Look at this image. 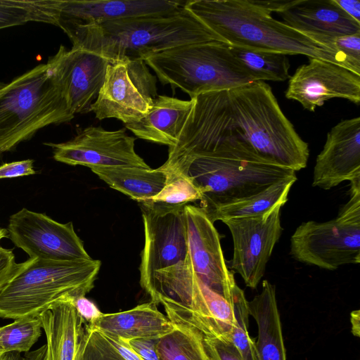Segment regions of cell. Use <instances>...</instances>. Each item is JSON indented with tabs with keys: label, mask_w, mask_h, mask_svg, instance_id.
Returning a JSON list of instances; mask_svg holds the SVG:
<instances>
[{
	"label": "cell",
	"mask_w": 360,
	"mask_h": 360,
	"mask_svg": "<svg viewBox=\"0 0 360 360\" xmlns=\"http://www.w3.org/2000/svg\"><path fill=\"white\" fill-rule=\"evenodd\" d=\"M191 99V112L161 169L220 150L254 153L294 172L306 167L309 146L266 82L206 92Z\"/></svg>",
	"instance_id": "6da1fadb"
},
{
	"label": "cell",
	"mask_w": 360,
	"mask_h": 360,
	"mask_svg": "<svg viewBox=\"0 0 360 360\" xmlns=\"http://www.w3.org/2000/svg\"><path fill=\"white\" fill-rule=\"evenodd\" d=\"M72 47L104 58L110 63L145 59L181 45L226 43L184 7L172 13L94 25H62Z\"/></svg>",
	"instance_id": "7a4b0ae2"
},
{
	"label": "cell",
	"mask_w": 360,
	"mask_h": 360,
	"mask_svg": "<svg viewBox=\"0 0 360 360\" xmlns=\"http://www.w3.org/2000/svg\"><path fill=\"white\" fill-rule=\"evenodd\" d=\"M184 8L227 44L304 55L350 70L341 55L274 18L253 0H188Z\"/></svg>",
	"instance_id": "3957f363"
},
{
	"label": "cell",
	"mask_w": 360,
	"mask_h": 360,
	"mask_svg": "<svg viewBox=\"0 0 360 360\" xmlns=\"http://www.w3.org/2000/svg\"><path fill=\"white\" fill-rule=\"evenodd\" d=\"M191 178L202 193L205 212L255 195L280 181L297 178L295 172L259 155L220 150L192 158L164 171Z\"/></svg>",
	"instance_id": "277c9868"
},
{
	"label": "cell",
	"mask_w": 360,
	"mask_h": 360,
	"mask_svg": "<svg viewBox=\"0 0 360 360\" xmlns=\"http://www.w3.org/2000/svg\"><path fill=\"white\" fill-rule=\"evenodd\" d=\"M101 261L29 258L0 292V318L39 316L56 301L85 296L93 288Z\"/></svg>",
	"instance_id": "5b68a950"
},
{
	"label": "cell",
	"mask_w": 360,
	"mask_h": 360,
	"mask_svg": "<svg viewBox=\"0 0 360 360\" xmlns=\"http://www.w3.org/2000/svg\"><path fill=\"white\" fill-rule=\"evenodd\" d=\"M75 117L66 107L47 63L0 82V156L39 129Z\"/></svg>",
	"instance_id": "8992f818"
},
{
	"label": "cell",
	"mask_w": 360,
	"mask_h": 360,
	"mask_svg": "<svg viewBox=\"0 0 360 360\" xmlns=\"http://www.w3.org/2000/svg\"><path fill=\"white\" fill-rule=\"evenodd\" d=\"M162 84L179 88L191 99L210 91L229 90L257 80L219 41L181 45L144 60Z\"/></svg>",
	"instance_id": "52a82bcc"
},
{
	"label": "cell",
	"mask_w": 360,
	"mask_h": 360,
	"mask_svg": "<svg viewBox=\"0 0 360 360\" xmlns=\"http://www.w3.org/2000/svg\"><path fill=\"white\" fill-rule=\"evenodd\" d=\"M146 292L156 305L165 297L184 307L182 317L203 334L229 341L235 323L232 304L198 277L189 253L184 261L154 272Z\"/></svg>",
	"instance_id": "ba28073f"
},
{
	"label": "cell",
	"mask_w": 360,
	"mask_h": 360,
	"mask_svg": "<svg viewBox=\"0 0 360 360\" xmlns=\"http://www.w3.org/2000/svg\"><path fill=\"white\" fill-rule=\"evenodd\" d=\"M349 200L330 221L302 222L290 238L297 261L335 270L360 262V179L350 182Z\"/></svg>",
	"instance_id": "9c48e42d"
},
{
	"label": "cell",
	"mask_w": 360,
	"mask_h": 360,
	"mask_svg": "<svg viewBox=\"0 0 360 360\" xmlns=\"http://www.w3.org/2000/svg\"><path fill=\"white\" fill-rule=\"evenodd\" d=\"M157 77L144 60H121L109 63L103 83L90 107L100 120L115 118L124 124L139 120L153 106Z\"/></svg>",
	"instance_id": "30bf717a"
},
{
	"label": "cell",
	"mask_w": 360,
	"mask_h": 360,
	"mask_svg": "<svg viewBox=\"0 0 360 360\" xmlns=\"http://www.w3.org/2000/svg\"><path fill=\"white\" fill-rule=\"evenodd\" d=\"M144 225L140 283L148 291L154 272L173 266L188 255L184 206L139 202Z\"/></svg>",
	"instance_id": "8fae6325"
},
{
	"label": "cell",
	"mask_w": 360,
	"mask_h": 360,
	"mask_svg": "<svg viewBox=\"0 0 360 360\" xmlns=\"http://www.w3.org/2000/svg\"><path fill=\"white\" fill-rule=\"evenodd\" d=\"M7 231L13 243L30 258L52 261L91 259L71 221L62 224L45 214L22 208L10 217Z\"/></svg>",
	"instance_id": "7c38bea8"
},
{
	"label": "cell",
	"mask_w": 360,
	"mask_h": 360,
	"mask_svg": "<svg viewBox=\"0 0 360 360\" xmlns=\"http://www.w3.org/2000/svg\"><path fill=\"white\" fill-rule=\"evenodd\" d=\"M283 205H278L262 215L222 221L233 238L231 268L249 288L255 289L258 285L281 236V209Z\"/></svg>",
	"instance_id": "4fadbf2b"
},
{
	"label": "cell",
	"mask_w": 360,
	"mask_h": 360,
	"mask_svg": "<svg viewBox=\"0 0 360 360\" xmlns=\"http://www.w3.org/2000/svg\"><path fill=\"white\" fill-rule=\"evenodd\" d=\"M134 142L124 129L110 131L91 125L66 142L45 144L52 148L55 160L70 165L150 168L135 151Z\"/></svg>",
	"instance_id": "5bb4252c"
},
{
	"label": "cell",
	"mask_w": 360,
	"mask_h": 360,
	"mask_svg": "<svg viewBox=\"0 0 360 360\" xmlns=\"http://www.w3.org/2000/svg\"><path fill=\"white\" fill-rule=\"evenodd\" d=\"M46 63L70 112L75 117L90 112L103 83L108 60L83 49H67L61 45Z\"/></svg>",
	"instance_id": "9a60e30c"
},
{
	"label": "cell",
	"mask_w": 360,
	"mask_h": 360,
	"mask_svg": "<svg viewBox=\"0 0 360 360\" xmlns=\"http://www.w3.org/2000/svg\"><path fill=\"white\" fill-rule=\"evenodd\" d=\"M184 213L193 271L205 285L232 304L236 283L233 274L228 269L214 223L200 207L187 204Z\"/></svg>",
	"instance_id": "2e32d148"
},
{
	"label": "cell",
	"mask_w": 360,
	"mask_h": 360,
	"mask_svg": "<svg viewBox=\"0 0 360 360\" xmlns=\"http://www.w3.org/2000/svg\"><path fill=\"white\" fill-rule=\"evenodd\" d=\"M285 96L310 112L333 98L359 105L360 75L333 63L309 58V63L300 66L290 77Z\"/></svg>",
	"instance_id": "e0dca14e"
},
{
	"label": "cell",
	"mask_w": 360,
	"mask_h": 360,
	"mask_svg": "<svg viewBox=\"0 0 360 360\" xmlns=\"http://www.w3.org/2000/svg\"><path fill=\"white\" fill-rule=\"evenodd\" d=\"M360 179V117L340 121L328 133L314 167L312 186L329 190Z\"/></svg>",
	"instance_id": "ac0fdd59"
},
{
	"label": "cell",
	"mask_w": 360,
	"mask_h": 360,
	"mask_svg": "<svg viewBox=\"0 0 360 360\" xmlns=\"http://www.w3.org/2000/svg\"><path fill=\"white\" fill-rule=\"evenodd\" d=\"M186 1L60 0L56 25H94L125 18L165 15L184 8Z\"/></svg>",
	"instance_id": "d6986e66"
},
{
	"label": "cell",
	"mask_w": 360,
	"mask_h": 360,
	"mask_svg": "<svg viewBox=\"0 0 360 360\" xmlns=\"http://www.w3.org/2000/svg\"><path fill=\"white\" fill-rule=\"evenodd\" d=\"M278 14L283 22L323 45L329 38L360 33V23L334 0L289 1Z\"/></svg>",
	"instance_id": "ffe728a7"
},
{
	"label": "cell",
	"mask_w": 360,
	"mask_h": 360,
	"mask_svg": "<svg viewBox=\"0 0 360 360\" xmlns=\"http://www.w3.org/2000/svg\"><path fill=\"white\" fill-rule=\"evenodd\" d=\"M46 334L45 360H80L87 323L70 301H56L39 316Z\"/></svg>",
	"instance_id": "44dd1931"
},
{
	"label": "cell",
	"mask_w": 360,
	"mask_h": 360,
	"mask_svg": "<svg viewBox=\"0 0 360 360\" xmlns=\"http://www.w3.org/2000/svg\"><path fill=\"white\" fill-rule=\"evenodd\" d=\"M88 324L105 335L124 340H158L174 328V323L151 301L124 311L102 314Z\"/></svg>",
	"instance_id": "7402d4cb"
},
{
	"label": "cell",
	"mask_w": 360,
	"mask_h": 360,
	"mask_svg": "<svg viewBox=\"0 0 360 360\" xmlns=\"http://www.w3.org/2000/svg\"><path fill=\"white\" fill-rule=\"evenodd\" d=\"M192 106V99L158 95L143 116L125 127L139 139L171 147L177 141Z\"/></svg>",
	"instance_id": "603a6c76"
},
{
	"label": "cell",
	"mask_w": 360,
	"mask_h": 360,
	"mask_svg": "<svg viewBox=\"0 0 360 360\" xmlns=\"http://www.w3.org/2000/svg\"><path fill=\"white\" fill-rule=\"evenodd\" d=\"M248 304L249 314L257 327L255 342L257 360H286L275 285L263 281L261 292Z\"/></svg>",
	"instance_id": "cb8c5ba5"
},
{
	"label": "cell",
	"mask_w": 360,
	"mask_h": 360,
	"mask_svg": "<svg viewBox=\"0 0 360 360\" xmlns=\"http://www.w3.org/2000/svg\"><path fill=\"white\" fill-rule=\"evenodd\" d=\"M91 170L110 187L133 200L147 201L158 194L167 181V173L159 167H92Z\"/></svg>",
	"instance_id": "d4e9b609"
},
{
	"label": "cell",
	"mask_w": 360,
	"mask_h": 360,
	"mask_svg": "<svg viewBox=\"0 0 360 360\" xmlns=\"http://www.w3.org/2000/svg\"><path fill=\"white\" fill-rule=\"evenodd\" d=\"M297 179L280 181L255 195L203 211L212 223L217 220L222 221L231 218L262 215L288 201L289 191Z\"/></svg>",
	"instance_id": "484cf974"
},
{
	"label": "cell",
	"mask_w": 360,
	"mask_h": 360,
	"mask_svg": "<svg viewBox=\"0 0 360 360\" xmlns=\"http://www.w3.org/2000/svg\"><path fill=\"white\" fill-rule=\"evenodd\" d=\"M168 319L174 323V329L155 340L160 360H212L198 328L181 320Z\"/></svg>",
	"instance_id": "4316f807"
},
{
	"label": "cell",
	"mask_w": 360,
	"mask_h": 360,
	"mask_svg": "<svg viewBox=\"0 0 360 360\" xmlns=\"http://www.w3.org/2000/svg\"><path fill=\"white\" fill-rule=\"evenodd\" d=\"M233 56L257 81L283 82L290 77L288 55L227 44Z\"/></svg>",
	"instance_id": "83f0119b"
},
{
	"label": "cell",
	"mask_w": 360,
	"mask_h": 360,
	"mask_svg": "<svg viewBox=\"0 0 360 360\" xmlns=\"http://www.w3.org/2000/svg\"><path fill=\"white\" fill-rule=\"evenodd\" d=\"M60 0H0V30L29 22L56 25Z\"/></svg>",
	"instance_id": "f1b7e54d"
},
{
	"label": "cell",
	"mask_w": 360,
	"mask_h": 360,
	"mask_svg": "<svg viewBox=\"0 0 360 360\" xmlns=\"http://www.w3.org/2000/svg\"><path fill=\"white\" fill-rule=\"evenodd\" d=\"M42 330L39 316L17 319L0 326V354L30 352L41 337Z\"/></svg>",
	"instance_id": "f546056e"
},
{
	"label": "cell",
	"mask_w": 360,
	"mask_h": 360,
	"mask_svg": "<svg viewBox=\"0 0 360 360\" xmlns=\"http://www.w3.org/2000/svg\"><path fill=\"white\" fill-rule=\"evenodd\" d=\"M248 302L243 290L236 284L232 297L235 323L229 342L236 348L243 360H257L255 341L248 331L250 314Z\"/></svg>",
	"instance_id": "4dcf8cb0"
},
{
	"label": "cell",
	"mask_w": 360,
	"mask_h": 360,
	"mask_svg": "<svg viewBox=\"0 0 360 360\" xmlns=\"http://www.w3.org/2000/svg\"><path fill=\"white\" fill-rule=\"evenodd\" d=\"M202 193L190 177L174 173H167V181L160 192L150 201L169 205H187L200 200Z\"/></svg>",
	"instance_id": "1f68e13d"
},
{
	"label": "cell",
	"mask_w": 360,
	"mask_h": 360,
	"mask_svg": "<svg viewBox=\"0 0 360 360\" xmlns=\"http://www.w3.org/2000/svg\"><path fill=\"white\" fill-rule=\"evenodd\" d=\"M80 360H124L107 338L88 323Z\"/></svg>",
	"instance_id": "d6a6232c"
},
{
	"label": "cell",
	"mask_w": 360,
	"mask_h": 360,
	"mask_svg": "<svg viewBox=\"0 0 360 360\" xmlns=\"http://www.w3.org/2000/svg\"><path fill=\"white\" fill-rule=\"evenodd\" d=\"M326 44L343 56L352 72L360 75V33L330 38Z\"/></svg>",
	"instance_id": "836d02e7"
},
{
	"label": "cell",
	"mask_w": 360,
	"mask_h": 360,
	"mask_svg": "<svg viewBox=\"0 0 360 360\" xmlns=\"http://www.w3.org/2000/svg\"><path fill=\"white\" fill-rule=\"evenodd\" d=\"M206 349L212 360H243L236 348L229 342L204 335Z\"/></svg>",
	"instance_id": "e575fe53"
},
{
	"label": "cell",
	"mask_w": 360,
	"mask_h": 360,
	"mask_svg": "<svg viewBox=\"0 0 360 360\" xmlns=\"http://www.w3.org/2000/svg\"><path fill=\"white\" fill-rule=\"evenodd\" d=\"M26 264L17 263L12 250L0 246V292Z\"/></svg>",
	"instance_id": "d590c367"
},
{
	"label": "cell",
	"mask_w": 360,
	"mask_h": 360,
	"mask_svg": "<svg viewBox=\"0 0 360 360\" xmlns=\"http://www.w3.org/2000/svg\"><path fill=\"white\" fill-rule=\"evenodd\" d=\"M31 159L4 163L0 165V179L32 175L36 173Z\"/></svg>",
	"instance_id": "8d00e7d4"
},
{
	"label": "cell",
	"mask_w": 360,
	"mask_h": 360,
	"mask_svg": "<svg viewBox=\"0 0 360 360\" xmlns=\"http://www.w3.org/2000/svg\"><path fill=\"white\" fill-rule=\"evenodd\" d=\"M122 340L143 360H160L156 351L155 340L132 339Z\"/></svg>",
	"instance_id": "74e56055"
},
{
	"label": "cell",
	"mask_w": 360,
	"mask_h": 360,
	"mask_svg": "<svg viewBox=\"0 0 360 360\" xmlns=\"http://www.w3.org/2000/svg\"><path fill=\"white\" fill-rule=\"evenodd\" d=\"M65 301L71 302L79 314L87 323H91L103 314L95 304L85 296L70 298Z\"/></svg>",
	"instance_id": "f35d334b"
},
{
	"label": "cell",
	"mask_w": 360,
	"mask_h": 360,
	"mask_svg": "<svg viewBox=\"0 0 360 360\" xmlns=\"http://www.w3.org/2000/svg\"><path fill=\"white\" fill-rule=\"evenodd\" d=\"M104 335V334H103ZM124 360H143L120 338L104 335Z\"/></svg>",
	"instance_id": "ab89813d"
},
{
	"label": "cell",
	"mask_w": 360,
	"mask_h": 360,
	"mask_svg": "<svg viewBox=\"0 0 360 360\" xmlns=\"http://www.w3.org/2000/svg\"><path fill=\"white\" fill-rule=\"evenodd\" d=\"M349 16L360 23V1L359 0H334Z\"/></svg>",
	"instance_id": "60d3db41"
},
{
	"label": "cell",
	"mask_w": 360,
	"mask_h": 360,
	"mask_svg": "<svg viewBox=\"0 0 360 360\" xmlns=\"http://www.w3.org/2000/svg\"><path fill=\"white\" fill-rule=\"evenodd\" d=\"M46 345L38 349L25 353L23 356L20 355L17 360H45Z\"/></svg>",
	"instance_id": "b9f144b4"
},
{
	"label": "cell",
	"mask_w": 360,
	"mask_h": 360,
	"mask_svg": "<svg viewBox=\"0 0 360 360\" xmlns=\"http://www.w3.org/2000/svg\"><path fill=\"white\" fill-rule=\"evenodd\" d=\"M352 334L359 338L360 336V311H352L350 314Z\"/></svg>",
	"instance_id": "7bdbcfd3"
},
{
	"label": "cell",
	"mask_w": 360,
	"mask_h": 360,
	"mask_svg": "<svg viewBox=\"0 0 360 360\" xmlns=\"http://www.w3.org/2000/svg\"><path fill=\"white\" fill-rule=\"evenodd\" d=\"M20 353L18 352H8L0 355V360H17Z\"/></svg>",
	"instance_id": "ee69618b"
},
{
	"label": "cell",
	"mask_w": 360,
	"mask_h": 360,
	"mask_svg": "<svg viewBox=\"0 0 360 360\" xmlns=\"http://www.w3.org/2000/svg\"><path fill=\"white\" fill-rule=\"evenodd\" d=\"M4 238H8V231L6 229L0 228V241Z\"/></svg>",
	"instance_id": "f6af8a7d"
},
{
	"label": "cell",
	"mask_w": 360,
	"mask_h": 360,
	"mask_svg": "<svg viewBox=\"0 0 360 360\" xmlns=\"http://www.w3.org/2000/svg\"><path fill=\"white\" fill-rule=\"evenodd\" d=\"M0 355H1V354H0Z\"/></svg>",
	"instance_id": "bcb514c9"
}]
</instances>
